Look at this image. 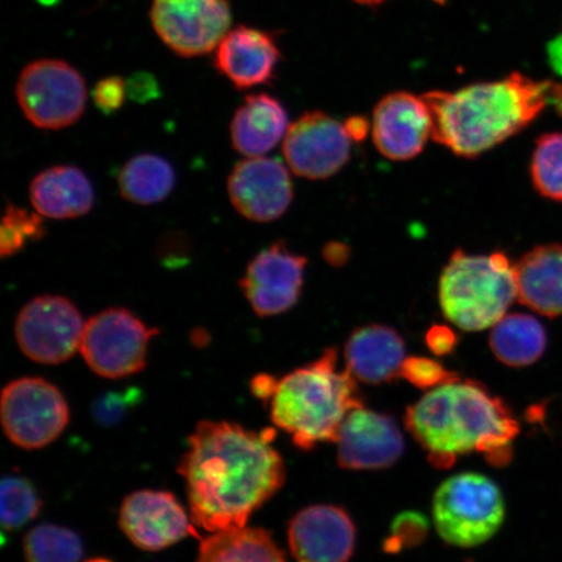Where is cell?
<instances>
[{
	"mask_svg": "<svg viewBox=\"0 0 562 562\" xmlns=\"http://www.w3.org/2000/svg\"><path fill=\"white\" fill-rule=\"evenodd\" d=\"M273 438L272 428L256 432L229 422L203 420L195 427L178 468L194 525L210 532L245 527L278 494L285 465Z\"/></svg>",
	"mask_w": 562,
	"mask_h": 562,
	"instance_id": "obj_1",
	"label": "cell"
},
{
	"mask_svg": "<svg viewBox=\"0 0 562 562\" xmlns=\"http://www.w3.org/2000/svg\"><path fill=\"white\" fill-rule=\"evenodd\" d=\"M405 426L438 469L451 468L457 456L473 452L486 456L491 465H508L519 434L516 417L501 397L460 378L407 407Z\"/></svg>",
	"mask_w": 562,
	"mask_h": 562,
	"instance_id": "obj_2",
	"label": "cell"
},
{
	"mask_svg": "<svg viewBox=\"0 0 562 562\" xmlns=\"http://www.w3.org/2000/svg\"><path fill=\"white\" fill-rule=\"evenodd\" d=\"M551 82L522 74L424 95L432 115L435 143L456 156L475 158L522 132L550 103Z\"/></svg>",
	"mask_w": 562,
	"mask_h": 562,
	"instance_id": "obj_3",
	"label": "cell"
},
{
	"mask_svg": "<svg viewBox=\"0 0 562 562\" xmlns=\"http://www.w3.org/2000/svg\"><path fill=\"white\" fill-rule=\"evenodd\" d=\"M271 419L302 451L336 442L348 414L363 407L356 379L337 370V349L279 379L270 398Z\"/></svg>",
	"mask_w": 562,
	"mask_h": 562,
	"instance_id": "obj_4",
	"label": "cell"
},
{
	"mask_svg": "<svg viewBox=\"0 0 562 562\" xmlns=\"http://www.w3.org/2000/svg\"><path fill=\"white\" fill-rule=\"evenodd\" d=\"M516 300V265L502 251L472 256L459 249L442 270L440 307L446 318L462 331L494 327Z\"/></svg>",
	"mask_w": 562,
	"mask_h": 562,
	"instance_id": "obj_5",
	"label": "cell"
},
{
	"mask_svg": "<svg viewBox=\"0 0 562 562\" xmlns=\"http://www.w3.org/2000/svg\"><path fill=\"white\" fill-rule=\"evenodd\" d=\"M505 518L503 492L491 477L457 474L435 492L432 519L446 543L473 548L488 542Z\"/></svg>",
	"mask_w": 562,
	"mask_h": 562,
	"instance_id": "obj_6",
	"label": "cell"
},
{
	"mask_svg": "<svg viewBox=\"0 0 562 562\" xmlns=\"http://www.w3.org/2000/svg\"><path fill=\"white\" fill-rule=\"evenodd\" d=\"M16 98L33 125L58 131L75 124L86 111L87 82L65 60H34L21 70Z\"/></svg>",
	"mask_w": 562,
	"mask_h": 562,
	"instance_id": "obj_7",
	"label": "cell"
},
{
	"mask_svg": "<svg viewBox=\"0 0 562 562\" xmlns=\"http://www.w3.org/2000/svg\"><path fill=\"white\" fill-rule=\"evenodd\" d=\"M158 329L124 307H111L87 322L81 355L97 375L122 379L146 367L147 350Z\"/></svg>",
	"mask_w": 562,
	"mask_h": 562,
	"instance_id": "obj_8",
	"label": "cell"
},
{
	"mask_svg": "<svg viewBox=\"0 0 562 562\" xmlns=\"http://www.w3.org/2000/svg\"><path fill=\"white\" fill-rule=\"evenodd\" d=\"M0 412L7 438L23 449L52 445L69 424L66 397L41 378H21L7 384Z\"/></svg>",
	"mask_w": 562,
	"mask_h": 562,
	"instance_id": "obj_9",
	"label": "cell"
},
{
	"mask_svg": "<svg viewBox=\"0 0 562 562\" xmlns=\"http://www.w3.org/2000/svg\"><path fill=\"white\" fill-rule=\"evenodd\" d=\"M86 325L72 301L47 294L21 308L15 336L19 348L30 360L59 364L80 350Z\"/></svg>",
	"mask_w": 562,
	"mask_h": 562,
	"instance_id": "obj_10",
	"label": "cell"
},
{
	"mask_svg": "<svg viewBox=\"0 0 562 562\" xmlns=\"http://www.w3.org/2000/svg\"><path fill=\"white\" fill-rule=\"evenodd\" d=\"M154 31L171 52L196 58L216 50L231 31L228 0H153Z\"/></svg>",
	"mask_w": 562,
	"mask_h": 562,
	"instance_id": "obj_11",
	"label": "cell"
},
{
	"mask_svg": "<svg viewBox=\"0 0 562 562\" xmlns=\"http://www.w3.org/2000/svg\"><path fill=\"white\" fill-rule=\"evenodd\" d=\"M350 139L344 123L323 112H307L288 128L283 139L284 159L301 178L328 179L347 165Z\"/></svg>",
	"mask_w": 562,
	"mask_h": 562,
	"instance_id": "obj_12",
	"label": "cell"
},
{
	"mask_svg": "<svg viewBox=\"0 0 562 562\" xmlns=\"http://www.w3.org/2000/svg\"><path fill=\"white\" fill-rule=\"evenodd\" d=\"M307 259L294 255L284 241L259 252L246 269L240 286L259 316L286 313L297 304Z\"/></svg>",
	"mask_w": 562,
	"mask_h": 562,
	"instance_id": "obj_13",
	"label": "cell"
},
{
	"mask_svg": "<svg viewBox=\"0 0 562 562\" xmlns=\"http://www.w3.org/2000/svg\"><path fill=\"white\" fill-rule=\"evenodd\" d=\"M191 519L170 492L140 490L125 497L119 524L139 550L157 552L188 537L200 538Z\"/></svg>",
	"mask_w": 562,
	"mask_h": 562,
	"instance_id": "obj_14",
	"label": "cell"
},
{
	"mask_svg": "<svg viewBox=\"0 0 562 562\" xmlns=\"http://www.w3.org/2000/svg\"><path fill=\"white\" fill-rule=\"evenodd\" d=\"M232 205L246 220L267 223L285 214L293 200L291 175L281 161L248 158L235 166L228 178Z\"/></svg>",
	"mask_w": 562,
	"mask_h": 562,
	"instance_id": "obj_15",
	"label": "cell"
},
{
	"mask_svg": "<svg viewBox=\"0 0 562 562\" xmlns=\"http://www.w3.org/2000/svg\"><path fill=\"white\" fill-rule=\"evenodd\" d=\"M336 445L337 462L346 470L389 469L400 460L405 448L396 420L364 406L348 414Z\"/></svg>",
	"mask_w": 562,
	"mask_h": 562,
	"instance_id": "obj_16",
	"label": "cell"
},
{
	"mask_svg": "<svg viewBox=\"0 0 562 562\" xmlns=\"http://www.w3.org/2000/svg\"><path fill=\"white\" fill-rule=\"evenodd\" d=\"M356 539L353 519L333 504L311 505L288 526V543L300 562H349Z\"/></svg>",
	"mask_w": 562,
	"mask_h": 562,
	"instance_id": "obj_17",
	"label": "cell"
},
{
	"mask_svg": "<svg viewBox=\"0 0 562 562\" xmlns=\"http://www.w3.org/2000/svg\"><path fill=\"white\" fill-rule=\"evenodd\" d=\"M371 133L385 158L409 160L419 156L432 135V115L424 95L406 91L385 95L374 110Z\"/></svg>",
	"mask_w": 562,
	"mask_h": 562,
	"instance_id": "obj_18",
	"label": "cell"
},
{
	"mask_svg": "<svg viewBox=\"0 0 562 562\" xmlns=\"http://www.w3.org/2000/svg\"><path fill=\"white\" fill-rule=\"evenodd\" d=\"M280 52L272 34L240 25L216 47L214 66L238 90L265 86L276 76Z\"/></svg>",
	"mask_w": 562,
	"mask_h": 562,
	"instance_id": "obj_19",
	"label": "cell"
},
{
	"mask_svg": "<svg viewBox=\"0 0 562 562\" xmlns=\"http://www.w3.org/2000/svg\"><path fill=\"white\" fill-rule=\"evenodd\" d=\"M347 370L358 382L379 385L400 378L405 341L396 329L369 325L355 329L344 348Z\"/></svg>",
	"mask_w": 562,
	"mask_h": 562,
	"instance_id": "obj_20",
	"label": "cell"
},
{
	"mask_svg": "<svg viewBox=\"0 0 562 562\" xmlns=\"http://www.w3.org/2000/svg\"><path fill=\"white\" fill-rule=\"evenodd\" d=\"M288 128L286 111L276 98L266 93L248 95L232 117V145L245 157H263L284 139Z\"/></svg>",
	"mask_w": 562,
	"mask_h": 562,
	"instance_id": "obj_21",
	"label": "cell"
},
{
	"mask_svg": "<svg viewBox=\"0 0 562 562\" xmlns=\"http://www.w3.org/2000/svg\"><path fill=\"white\" fill-rule=\"evenodd\" d=\"M518 301L530 311L562 315V244L533 248L516 265Z\"/></svg>",
	"mask_w": 562,
	"mask_h": 562,
	"instance_id": "obj_22",
	"label": "cell"
},
{
	"mask_svg": "<svg viewBox=\"0 0 562 562\" xmlns=\"http://www.w3.org/2000/svg\"><path fill=\"white\" fill-rule=\"evenodd\" d=\"M35 211L50 220H75L94 205V191L88 176L74 166L47 168L31 184Z\"/></svg>",
	"mask_w": 562,
	"mask_h": 562,
	"instance_id": "obj_23",
	"label": "cell"
},
{
	"mask_svg": "<svg viewBox=\"0 0 562 562\" xmlns=\"http://www.w3.org/2000/svg\"><path fill=\"white\" fill-rule=\"evenodd\" d=\"M490 348L505 367H530L544 355L546 329L530 314H507L492 327Z\"/></svg>",
	"mask_w": 562,
	"mask_h": 562,
	"instance_id": "obj_24",
	"label": "cell"
},
{
	"mask_svg": "<svg viewBox=\"0 0 562 562\" xmlns=\"http://www.w3.org/2000/svg\"><path fill=\"white\" fill-rule=\"evenodd\" d=\"M196 562H286L271 533L236 527L211 533L200 546Z\"/></svg>",
	"mask_w": 562,
	"mask_h": 562,
	"instance_id": "obj_25",
	"label": "cell"
},
{
	"mask_svg": "<svg viewBox=\"0 0 562 562\" xmlns=\"http://www.w3.org/2000/svg\"><path fill=\"white\" fill-rule=\"evenodd\" d=\"M170 161L154 154L132 158L119 175L123 199L137 205H154L167 199L175 187Z\"/></svg>",
	"mask_w": 562,
	"mask_h": 562,
	"instance_id": "obj_26",
	"label": "cell"
},
{
	"mask_svg": "<svg viewBox=\"0 0 562 562\" xmlns=\"http://www.w3.org/2000/svg\"><path fill=\"white\" fill-rule=\"evenodd\" d=\"M24 553L27 562H80L83 548L74 530L46 524L26 533Z\"/></svg>",
	"mask_w": 562,
	"mask_h": 562,
	"instance_id": "obj_27",
	"label": "cell"
},
{
	"mask_svg": "<svg viewBox=\"0 0 562 562\" xmlns=\"http://www.w3.org/2000/svg\"><path fill=\"white\" fill-rule=\"evenodd\" d=\"M530 171L533 188L540 195L562 202V132L539 137Z\"/></svg>",
	"mask_w": 562,
	"mask_h": 562,
	"instance_id": "obj_28",
	"label": "cell"
},
{
	"mask_svg": "<svg viewBox=\"0 0 562 562\" xmlns=\"http://www.w3.org/2000/svg\"><path fill=\"white\" fill-rule=\"evenodd\" d=\"M0 494V517L5 531H16L40 515L42 501L33 484L25 477L5 476Z\"/></svg>",
	"mask_w": 562,
	"mask_h": 562,
	"instance_id": "obj_29",
	"label": "cell"
},
{
	"mask_svg": "<svg viewBox=\"0 0 562 562\" xmlns=\"http://www.w3.org/2000/svg\"><path fill=\"white\" fill-rule=\"evenodd\" d=\"M41 214L9 203L0 228V255L3 258L18 255L27 243L45 236V224Z\"/></svg>",
	"mask_w": 562,
	"mask_h": 562,
	"instance_id": "obj_30",
	"label": "cell"
},
{
	"mask_svg": "<svg viewBox=\"0 0 562 562\" xmlns=\"http://www.w3.org/2000/svg\"><path fill=\"white\" fill-rule=\"evenodd\" d=\"M428 533V521L425 515L416 510L400 513L391 525L390 537L384 540L386 553H398L405 548H416L424 543Z\"/></svg>",
	"mask_w": 562,
	"mask_h": 562,
	"instance_id": "obj_31",
	"label": "cell"
},
{
	"mask_svg": "<svg viewBox=\"0 0 562 562\" xmlns=\"http://www.w3.org/2000/svg\"><path fill=\"white\" fill-rule=\"evenodd\" d=\"M400 378H404L406 382L419 390L431 391L442 384L456 381L460 376L431 358L412 356L405 358L402 370H400Z\"/></svg>",
	"mask_w": 562,
	"mask_h": 562,
	"instance_id": "obj_32",
	"label": "cell"
},
{
	"mask_svg": "<svg viewBox=\"0 0 562 562\" xmlns=\"http://www.w3.org/2000/svg\"><path fill=\"white\" fill-rule=\"evenodd\" d=\"M139 397L140 393L135 389L108 393L97 400L93 407L94 417L101 425H116L124 414L137 404Z\"/></svg>",
	"mask_w": 562,
	"mask_h": 562,
	"instance_id": "obj_33",
	"label": "cell"
},
{
	"mask_svg": "<svg viewBox=\"0 0 562 562\" xmlns=\"http://www.w3.org/2000/svg\"><path fill=\"white\" fill-rule=\"evenodd\" d=\"M126 95H128L126 81L119 76L105 77L98 81L93 89L94 103L104 115H111L121 110Z\"/></svg>",
	"mask_w": 562,
	"mask_h": 562,
	"instance_id": "obj_34",
	"label": "cell"
},
{
	"mask_svg": "<svg viewBox=\"0 0 562 562\" xmlns=\"http://www.w3.org/2000/svg\"><path fill=\"white\" fill-rule=\"evenodd\" d=\"M126 91L133 101L146 103L160 94L159 83L151 74L137 72L126 81Z\"/></svg>",
	"mask_w": 562,
	"mask_h": 562,
	"instance_id": "obj_35",
	"label": "cell"
},
{
	"mask_svg": "<svg viewBox=\"0 0 562 562\" xmlns=\"http://www.w3.org/2000/svg\"><path fill=\"white\" fill-rule=\"evenodd\" d=\"M426 346L432 351L435 356L451 355L457 344H459V336L451 327L446 325H435L428 329L426 337Z\"/></svg>",
	"mask_w": 562,
	"mask_h": 562,
	"instance_id": "obj_36",
	"label": "cell"
},
{
	"mask_svg": "<svg viewBox=\"0 0 562 562\" xmlns=\"http://www.w3.org/2000/svg\"><path fill=\"white\" fill-rule=\"evenodd\" d=\"M278 379L267 375L259 374L251 381V392L255 396L263 400V402H270V398L276 392Z\"/></svg>",
	"mask_w": 562,
	"mask_h": 562,
	"instance_id": "obj_37",
	"label": "cell"
},
{
	"mask_svg": "<svg viewBox=\"0 0 562 562\" xmlns=\"http://www.w3.org/2000/svg\"><path fill=\"white\" fill-rule=\"evenodd\" d=\"M344 125H346L349 137L357 140V143H360V140L367 138L369 135L370 124L367 119L362 116H351L347 119Z\"/></svg>",
	"mask_w": 562,
	"mask_h": 562,
	"instance_id": "obj_38",
	"label": "cell"
},
{
	"mask_svg": "<svg viewBox=\"0 0 562 562\" xmlns=\"http://www.w3.org/2000/svg\"><path fill=\"white\" fill-rule=\"evenodd\" d=\"M323 255H325L328 263L341 266L346 263L348 259L349 248L340 243H331L326 246L325 250H323Z\"/></svg>",
	"mask_w": 562,
	"mask_h": 562,
	"instance_id": "obj_39",
	"label": "cell"
},
{
	"mask_svg": "<svg viewBox=\"0 0 562 562\" xmlns=\"http://www.w3.org/2000/svg\"><path fill=\"white\" fill-rule=\"evenodd\" d=\"M548 58L554 72L562 77V34L548 45Z\"/></svg>",
	"mask_w": 562,
	"mask_h": 562,
	"instance_id": "obj_40",
	"label": "cell"
},
{
	"mask_svg": "<svg viewBox=\"0 0 562 562\" xmlns=\"http://www.w3.org/2000/svg\"><path fill=\"white\" fill-rule=\"evenodd\" d=\"M548 100H550V103L554 105V109H557L560 116H562V82H551L550 95H548Z\"/></svg>",
	"mask_w": 562,
	"mask_h": 562,
	"instance_id": "obj_41",
	"label": "cell"
},
{
	"mask_svg": "<svg viewBox=\"0 0 562 562\" xmlns=\"http://www.w3.org/2000/svg\"><path fill=\"white\" fill-rule=\"evenodd\" d=\"M355 2L367 5H376L379 3L384 2V0H355Z\"/></svg>",
	"mask_w": 562,
	"mask_h": 562,
	"instance_id": "obj_42",
	"label": "cell"
},
{
	"mask_svg": "<svg viewBox=\"0 0 562 562\" xmlns=\"http://www.w3.org/2000/svg\"><path fill=\"white\" fill-rule=\"evenodd\" d=\"M38 2L44 5H54L55 3H58L59 0H38Z\"/></svg>",
	"mask_w": 562,
	"mask_h": 562,
	"instance_id": "obj_43",
	"label": "cell"
},
{
	"mask_svg": "<svg viewBox=\"0 0 562 562\" xmlns=\"http://www.w3.org/2000/svg\"><path fill=\"white\" fill-rule=\"evenodd\" d=\"M86 562H112V561L108 560V559L98 558V559L88 560Z\"/></svg>",
	"mask_w": 562,
	"mask_h": 562,
	"instance_id": "obj_44",
	"label": "cell"
}]
</instances>
